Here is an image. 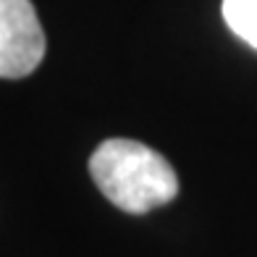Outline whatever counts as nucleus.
Instances as JSON below:
<instances>
[{"mask_svg": "<svg viewBox=\"0 0 257 257\" xmlns=\"http://www.w3.org/2000/svg\"><path fill=\"white\" fill-rule=\"evenodd\" d=\"M45 58V32L32 0H0V79H24Z\"/></svg>", "mask_w": 257, "mask_h": 257, "instance_id": "f03ea898", "label": "nucleus"}, {"mask_svg": "<svg viewBox=\"0 0 257 257\" xmlns=\"http://www.w3.org/2000/svg\"><path fill=\"white\" fill-rule=\"evenodd\" d=\"M89 173L115 207L134 215L150 213L179 194L171 163L134 139H105L89 158Z\"/></svg>", "mask_w": 257, "mask_h": 257, "instance_id": "f257e3e1", "label": "nucleus"}, {"mask_svg": "<svg viewBox=\"0 0 257 257\" xmlns=\"http://www.w3.org/2000/svg\"><path fill=\"white\" fill-rule=\"evenodd\" d=\"M223 21L239 40L257 50V0H223Z\"/></svg>", "mask_w": 257, "mask_h": 257, "instance_id": "7ed1b4c3", "label": "nucleus"}]
</instances>
